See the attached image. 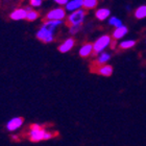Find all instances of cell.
Returning <instances> with one entry per match:
<instances>
[{
  "mask_svg": "<svg viewBox=\"0 0 146 146\" xmlns=\"http://www.w3.org/2000/svg\"><path fill=\"white\" fill-rule=\"evenodd\" d=\"M53 136H54V134L46 131L45 128L42 127V125L38 124V123L31 124V128H29V134H28L29 140L33 141V142H40V141L49 140V139L53 138Z\"/></svg>",
  "mask_w": 146,
  "mask_h": 146,
  "instance_id": "1",
  "label": "cell"
},
{
  "mask_svg": "<svg viewBox=\"0 0 146 146\" xmlns=\"http://www.w3.org/2000/svg\"><path fill=\"white\" fill-rule=\"evenodd\" d=\"M112 43V39L111 36H108V35H104V36H101L99 39H97L95 41V43L93 44V51L96 54H100L104 52V50L107 47H109L110 44Z\"/></svg>",
  "mask_w": 146,
  "mask_h": 146,
  "instance_id": "2",
  "label": "cell"
},
{
  "mask_svg": "<svg viewBox=\"0 0 146 146\" xmlns=\"http://www.w3.org/2000/svg\"><path fill=\"white\" fill-rule=\"evenodd\" d=\"M85 17L86 11L80 9L74 13H71L69 17H68V22L71 24V26H73V25H82V23L85 20Z\"/></svg>",
  "mask_w": 146,
  "mask_h": 146,
  "instance_id": "3",
  "label": "cell"
},
{
  "mask_svg": "<svg viewBox=\"0 0 146 146\" xmlns=\"http://www.w3.org/2000/svg\"><path fill=\"white\" fill-rule=\"evenodd\" d=\"M66 17V12L64 9L58 7L53 9L46 15V21H63V19Z\"/></svg>",
  "mask_w": 146,
  "mask_h": 146,
  "instance_id": "4",
  "label": "cell"
},
{
  "mask_svg": "<svg viewBox=\"0 0 146 146\" xmlns=\"http://www.w3.org/2000/svg\"><path fill=\"white\" fill-rule=\"evenodd\" d=\"M23 122H24V120L21 117H14L11 120H9V122L6 123V129L9 131H17L23 125Z\"/></svg>",
  "mask_w": 146,
  "mask_h": 146,
  "instance_id": "5",
  "label": "cell"
},
{
  "mask_svg": "<svg viewBox=\"0 0 146 146\" xmlns=\"http://www.w3.org/2000/svg\"><path fill=\"white\" fill-rule=\"evenodd\" d=\"M36 38H38L40 41H42L43 43H51L52 41H53V39H54V35L45 31L44 28H41V29L36 33Z\"/></svg>",
  "mask_w": 146,
  "mask_h": 146,
  "instance_id": "6",
  "label": "cell"
},
{
  "mask_svg": "<svg viewBox=\"0 0 146 146\" xmlns=\"http://www.w3.org/2000/svg\"><path fill=\"white\" fill-rule=\"evenodd\" d=\"M62 23H63V21H45L43 23L41 28H44L45 31L54 35L55 31H56V27H58V25H61Z\"/></svg>",
  "mask_w": 146,
  "mask_h": 146,
  "instance_id": "7",
  "label": "cell"
},
{
  "mask_svg": "<svg viewBox=\"0 0 146 146\" xmlns=\"http://www.w3.org/2000/svg\"><path fill=\"white\" fill-rule=\"evenodd\" d=\"M82 4H84V0H72V1H69L66 4V11L74 13L76 11L80 9Z\"/></svg>",
  "mask_w": 146,
  "mask_h": 146,
  "instance_id": "8",
  "label": "cell"
},
{
  "mask_svg": "<svg viewBox=\"0 0 146 146\" xmlns=\"http://www.w3.org/2000/svg\"><path fill=\"white\" fill-rule=\"evenodd\" d=\"M26 15H27V12H26L25 9H17L14 12H12L9 17H11L12 20L19 21V20H22V19H26Z\"/></svg>",
  "mask_w": 146,
  "mask_h": 146,
  "instance_id": "9",
  "label": "cell"
},
{
  "mask_svg": "<svg viewBox=\"0 0 146 146\" xmlns=\"http://www.w3.org/2000/svg\"><path fill=\"white\" fill-rule=\"evenodd\" d=\"M74 43H75L74 40L72 38H69V39H67L64 43H62L61 45L58 46V50L62 53H66V52L70 51L71 49H72V47L74 46Z\"/></svg>",
  "mask_w": 146,
  "mask_h": 146,
  "instance_id": "10",
  "label": "cell"
},
{
  "mask_svg": "<svg viewBox=\"0 0 146 146\" xmlns=\"http://www.w3.org/2000/svg\"><path fill=\"white\" fill-rule=\"evenodd\" d=\"M127 33H128L127 27L124 26V25H122L121 27L116 28L115 31H114V33H113V38H114L115 40L121 39V38H123Z\"/></svg>",
  "mask_w": 146,
  "mask_h": 146,
  "instance_id": "11",
  "label": "cell"
},
{
  "mask_svg": "<svg viewBox=\"0 0 146 146\" xmlns=\"http://www.w3.org/2000/svg\"><path fill=\"white\" fill-rule=\"evenodd\" d=\"M93 52V44H85L79 49V55L82 58H87Z\"/></svg>",
  "mask_w": 146,
  "mask_h": 146,
  "instance_id": "12",
  "label": "cell"
},
{
  "mask_svg": "<svg viewBox=\"0 0 146 146\" xmlns=\"http://www.w3.org/2000/svg\"><path fill=\"white\" fill-rule=\"evenodd\" d=\"M97 72L102 76H111L113 74V67L110 65H102L97 69Z\"/></svg>",
  "mask_w": 146,
  "mask_h": 146,
  "instance_id": "13",
  "label": "cell"
},
{
  "mask_svg": "<svg viewBox=\"0 0 146 146\" xmlns=\"http://www.w3.org/2000/svg\"><path fill=\"white\" fill-rule=\"evenodd\" d=\"M110 14H111L110 9H99L98 11H96V14H95V16H96V18H97L98 20L104 21V20H106L107 18H109Z\"/></svg>",
  "mask_w": 146,
  "mask_h": 146,
  "instance_id": "14",
  "label": "cell"
},
{
  "mask_svg": "<svg viewBox=\"0 0 146 146\" xmlns=\"http://www.w3.org/2000/svg\"><path fill=\"white\" fill-rule=\"evenodd\" d=\"M110 58H111V54L110 53H108V52H102V53H100V54L98 55L97 58V64L99 65H107V62L110 61Z\"/></svg>",
  "mask_w": 146,
  "mask_h": 146,
  "instance_id": "15",
  "label": "cell"
},
{
  "mask_svg": "<svg viewBox=\"0 0 146 146\" xmlns=\"http://www.w3.org/2000/svg\"><path fill=\"white\" fill-rule=\"evenodd\" d=\"M135 17L137 19H143L146 18V5L139 6L136 12H135Z\"/></svg>",
  "mask_w": 146,
  "mask_h": 146,
  "instance_id": "16",
  "label": "cell"
},
{
  "mask_svg": "<svg viewBox=\"0 0 146 146\" xmlns=\"http://www.w3.org/2000/svg\"><path fill=\"white\" fill-rule=\"evenodd\" d=\"M136 45V41L134 40H126V41H123V42L120 43V48L121 49H129L131 47H134Z\"/></svg>",
  "mask_w": 146,
  "mask_h": 146,
  "instance_id": "17",
  "label": "cell"
},
{
  "mask_svg": "<svg viewBox=\"0 0 146 146\" xmlns=\"http://www.w3.org/2000/svg\"><path fill=\"white\" fill-rule=\"evenodd\" d=\"M109 24L112 26H115L116 28H119L122 26V22L120 19H118L117 17H111L109 20Z\"/></svg>",
  "mask_w": 146,
  "mask_h": 146,
  "instance_id": "18",
  "label": "cell"
},
{
  "mask_svg": "<svg viewBox=\"0 0 146 146\" xmlns=\"http://www.w3.org/2000/svg\"><path fill=\"white\" fill-rule=\"evenodd\" d=\"M38 18H39V13L36 12V11L31 9V11L27 12V15H26V20H28V21H35V20H36Z\"/></svg>",
  "mask_w": 146,
  "mask_h": 146,
  "instance_id": "19",
  "label": "cell"
},
{
  "mask_svg": "<svg viewBox=\"0 0 146 146\" xmlns=\"http://www.w3.org/2000/svg\"><path fill=\"white\" fill-rule=\"evenodd\" d=\"M96 5H97V1L96 0H84V4H82V6L86 9H94Z\"/></svg>",
  "mask_w": 146,
  "mask_h": 146,
  "instance_id": "20",
  "label": "cell"
},
{
  "mask_svg": "<svg viewBox=\"0 0 146 146\" xmlns=\"http://www.w3.org/2000/svg\"><path fill=\"white\" fill-rule=\"evenodd\" d=\"M80 27H82V25H73L69 29V33H70V35H75L76 33H78L80 31Z\"/></svg>",
  "mask_w": 146,
  "mask_h": 146,
  "instance_id": "21",
  "label": "cell"
},
{
  "mask_svg": "<svg viewBox=\"0 0 146 146\" xmlns=\"http://www.w3.org/2000/svg\"><path fill=\"white\" fill-rule=\"evenodd\" d=\"M29 3H31V6H33V7H39L42 4V1L41 0H31Z\"/></svg>",
  "mask_w": 146,
  "mask_h": 146,
  "instance_id": "22",
  "label": "cell"
},
{
  "mask_svg": "<svg viewBox=\"0 0 146 146\" xmlns=\"http://www.w3.org/2000/svg\"><path fill=\"white\" fill-rule=\"evenodd\" d=\"M55 2L58 3V4H61V5H66L69 1H68V0H56Z\"/></svg>",
  "mask_w": 146,
  "mask_h": 146,
  "instance_id": "23",
  "label": "cell"
}]
</instances>
